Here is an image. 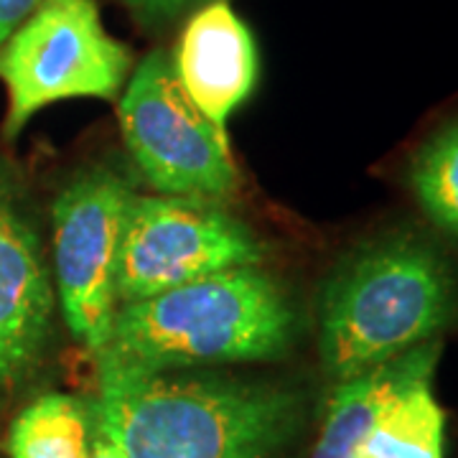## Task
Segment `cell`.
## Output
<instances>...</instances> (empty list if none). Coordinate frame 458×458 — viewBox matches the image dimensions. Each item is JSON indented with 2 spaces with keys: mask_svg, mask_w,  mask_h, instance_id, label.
<instances>
[{
  "mask_svg": "<svg viewBox=\"0 0 458 458\" xmlns=\"http://www.w3.org/2000/svg\"><path fill=\"white\" fill-rule=\"evenodd\" d=\"M89 458H128L99 428L89 420Z\"/></svg>",
  "mask_w": 458,
  "mask_h": 458,
  "instance_id": "9a60e30c",
  "label": "cell"
},
{
  "mask_svg": "<svg viewBox=\"0 0 458 458\" xmlns=\"http://www.w3.org/2000/svg\"><path fill=\"white\" fill-rule=\"evenodd\" d=\"M410 183L430 222L458 237V120L418 150Z\"/></svg>",
  "mask_w": 458,
  "mask_h": 458,
  "instance_id": "7c38bea8",
  "label": "cell"
},
{
  "mask_svg": "<svg viewBox=\"0 0 458 458\" xmlns=\"http://www.w3.org/2000/svg\"><path fill=\"white\" fill-rule=\"evenodd\" d=\"M11 458H89V410L69 394H44L21 410L8 438Z\"/></svg>",
  "mask_w": 458,
  "mask_h": 458,
  "instance_id": "8fae6325",
  "label": "cell"
},
{
  "mask_svg": "<svg viewBox=\"0 0 458 458\" xmlns=\"http://www.w3.org/2000/svg\"><path fill=\"white\" fill-rule=\"evenodd\" d=\"M44 0H0V47Z\"/></svg>",
  "mask_w": 458,
  "mask_h": 458,
  "instance_id": "5bb4252c",
  "label": "cell"
},
{
  "mask_svg": "<svg viewBox=\"0 0 458 458\" xmlns=\"http://www.w3.org/2000/svg\"><path fill=\"white\" fill-rule=\"evenodd\" d=\"M456 309L443 258L415 237L361 247L331 276L318 313V352L331 379L346 382L436 339Z\"/></svg>",
  "mask_w": 458,
  "mask_h": 458,
  "instance_id": "3957f363",
  "label": "cell"
},
{
  "mask_svg": "<svg viewBox=\"0 0 458 458\" xmlns=\"http://www.w3.org/2000/svg\"><path fill=\"white\" fill-rule=\"evenodd\" d=\"M128 458H288L303 423L301 394L267 379L98 361L87 403Z\"/></svg>",
  "mask_w": 458,
  "mask_h": 458,
  "instance_id": "6da1fadb",
  "label": "cell"
},
{
  "mask_svg": "<svg viewBox=\"0 0 458 458\" xmlns=\"http://www.w3.org/2000/svg\"><path fill=\"white\" fill-rule=\"evenodd\" d=\"M132 197L128 181L95 165L66 183L54 201V276L69 331L92 357L105 349L117 303V255Z\"/></svg>",
  "mask_w": 458,
  "mask_h": 458,
  "instance_id": "ba28073f",
  "label": "cell"
},
{
  "mask_svg": "<svg viewBox=\"0 0 458 458\" xmlns=\"http://www.w3.org/2000/svg\"><path fill=\"white\" fill-rule=\"evenodd\" d=\"M293 334L295 311L285 288L260 265H250L120 306L95 361L191 369L276 360L288 352Z\"/></svg>",
  "mask_w": 458,
  "mask_h": 458,
  "instance_id": "7a4b0ae2",
  "label": "cell"
},
{
  "mask_svg": "<svg viewBox=\"0 0 458 458\" xmlns=\"http://www.w3.org/2000/svg\"><path fill=\"white\" fill-rule=\"evenodd\" d=\"M438 339L339 382L311 458H445L433 393Z\"/></svg>",
  "mask_w": 458,
  "mask_h": 458,
  "instance_id": "52a82bcc",
  "label": "cell"
},
{
  "mask_svg": "<svg viewBox=\"0 0 458 458\" xmlns=\"http://www.w3.org/2000/svg\"><path fill=\"white\" fill-rule=\"evenodd\" d=\"M117 117L132 161L156 191L209 201L237 191L227 131L186 95L165 51H150L132 72Z\"/></svg>",
  "mask_w": 458,
  "mask_h": 458,
  "instance_id": "5b68a950",
  "label": "cell"
},
{
  "mask_svg": "<svg viewBox=\"0 0 458 458\" xmlns=\"http://www.w3.org/2000/svg\"><path fill=\"white\" fill-rule=\"evenodd\" d=\"M54 334V283L21 189L0 165V393L41 367Z\"/></svg>",
  "mask_w": 458,
  "mask_h": 458,
  "instance_id": "9c48e42d",
  "label": "cell"
},
{
  "mask_svg": "<svg viewBox=\"0 0 458 458\" xmlns=\"http://www.w3.org/2000/svg\"><path fill=\"white\" fill-rule=\"evenodd\" d=\"M171 62L186 95L222 131L260 72L255 36L227 0H212L189 18Z\"/></svg>",
  "mask_w": 458,
  "mask_h": 458,
  "instance_id": "30bf717a",
  "label": "cell"
},
{
  "mask_svg": "<svg viewBox=\"0 0 458 458\" xmlns=\"http://www.w3.org/2000/svg\"><path fill=\"white\" fill-rule=\"evenodd\" d=\"M265 247L216 201L132 194L117 255V303H135L232 267L260 265Z\"/></svg>",
  "mask_w": 458,
  "mask_h": 458,
  "instance_id": "8992f818",
  "label": "cell"
},
{
  "mask_svg": "<svg viewBox=\"0 0 458 458\" xmlns=\"http://www.w3.org/2000/svg\"><path fill=\"white\" fill-rule=\"evenodd\" d=\"M120 3L128 5L132 13L146 23H161V21L181 16L189 8L207 5L212 0H120Z\"/></svg>",
  "mask_w": 458,
  "mask_h": 458,
  "instance_id": "4fadbf2b",
  "label": "cell"
},
{
  "mask_svg": "<svg viewBox=\"0 0 458 458\" xmlns=\"http://www.w3.org/2000/svg\"><path fill=\"white\" fill-rule=\"evenodd\" d=\"M131 66L132 51L102 26L95 0H44L0 47L5 140L54 102L114 99Z\"/></svg>",
  "mask_w": 458,
  "mask_h": 458,
  "instance_id": "277c9868",
  "label": "cell"
}]
</instances>
